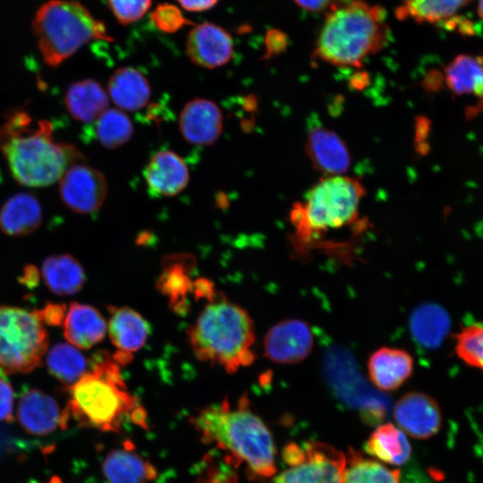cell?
<instances>
[{
  "instance_id": "obj_24",
  "label": "cell",
  "mask_w": 483,
  "mask_h": 483,
  "mask_svg": "<svg viewBox=\"0 0 483 483\" xmlns=\"http://www.w3.org/2000/svg\"><path fill=\"white\" fill-rule=\"evenodd\" d=\"M108 94L92 79L72 83L64 95V106L70 115L81 123L96 121L107 109Z\"/></svg>"
},
{
  "instance_id": "obj_41",
  "label": "cell",
  "mask_w": 483,
  "mask_h": 483,
  "mask_svg": "<svg viewBox=\"0 0 483 483\" xmlns=\"http://www.w3.org/2000/svg\"><path fill=\"white\" fill-rule=\"evenodd\" d=\"M478 11L479 17L483 20V0H479Z\"/></svg>"
},
{
  "instance_id": "obj_27",
  "label": "cell",
  "mask_w": 483,
  "mask_h": 483,
  "mask_svg": "<svg viewBox=\"0 0 483 483\" xmlns=\"http://www.w3.org/2000/svg\"><path fill=\"white\" fill-rule=\"evenodd\" d=\"M445 76L454 94L483 100V57L459 55L445 67Z\"/></svg>"
},
{
  "instance_id": "obj_3",
  "label": "cell",
  "mask_w": 483,
  "mask_h": 483,
  "mask_svg": "<svg viewBox=\"0 0 483 483\" xmlns=\"http://www.w3.org/2000/svg\"><path fill=\"white\" fill-rule=\"evenodd\" d=\"M385 10L364 0L332 4L317 38L314 55L335 66L360 67L388 41Z\"/></svg>"
},
{
  "instance_id": "obj_28",
  "label": "cell",
  "mask_w": 483,
  "mask_h": 483,
  "mask_svg": "<svg viewBox=\"0 0 483 483\" xmlns=\"http://www.w3.org/2000/svg\"><path fill=\"white\" fill-rule=\"evenodd\" d=\"M192 260L188 256H170L165 262L163 272L157 280L158 290L169 299L174 309L185 306L186 296L193 290V282L188 275Z\"/></svg>"
},
{
  "instance_id": "obj_31",
  "label": "cell",
  "mask_w": 483,
  "mask_h": 483,
  "mask_svg": "<svg viewBox=\"0 0 483 483\" xmlns=\"http://www.w3.org/2000/svg\"><path fill=\"white\" fill-rule=\"evenodd\" d=\"M343 483H401V471L350 449L346 455Z\"/></svg>"
},
{
  "instance_id": "obj_20",
  "label": "cell",
  "mask_w": 483,
  "mask_h": 483,
  "mask_svg": "<svg viewBox=\"0 0 483 483\" xmlns=\"http://www.w3.org/2000/svg\"><path fill=\"white\" fill-rule=\"evenodd\" d=\"M42 219L39 201L28 192L13 195L0 208V230L9 236H25L35 232Z\"/></svg>"
},
{
  "instance_id": "obj_17",
  "label": "cell",
  "mask_w": 483,
  "mask_h": 483,
  "mask_svg": "<svg viewBox=\"0 0 483 483\" xmlns=\"http://www.w3.org/2000/svg\"><path fill=\"white\" fill-rule=\"evenodd\" d=\"M146 183L151 192L172 197L184 190L189 182V170L184 160L171 150L156 153L144 171Z\"/></svg>"
},
{
  "instance_id": "obj_1",
  "label": "cell",
  "mask_w": 483,
  "mask_h": 483,
  "mask_svg": "<svg viewBox=\"0 0 483 483\" xmlns=\"http://www.w3.org/2000/svg\"><path fill=\"white\" fill-rule=\"evenodd\" d=\"M0 150L14 179L27 187H43L59 181L83 157L74 146L54 140L51 122H33L22 109L8 113L1 124Z\"/></svg>"
},
{
  "instance_id": "obj_38",
  "label": "cell",
  "mask_w": 483,
  "mask_h": 483,
  "mask_svg": "<svg viewBox=\"0 0 483 483\" xmlns=\"http://www.w3.org/2000/svg\"><path fill=\"white\" fill-rule=\"evenodd\" d=\"M219 0H177L182 8L188 12H204L214 7Z\"/></svg>"
},
{
  "instance_id": "obj_21",
  "label": "cell",
  "mask_w": 483,
  "mask_h": 483,
  "mask_svg": "<svg viewBox=\"0 0 483 483\" xmlns=\"http://www.w3.org/2000/svg\"><path fill=\"white\" fill-rule=\"evenodd\" d=\"M102 472L108 483H149L157 475L153 465L129 445L109 452Z\"/></svg>"
},
{
  "instance_id": "obj_9",
  "label": "cell",
  "mask_w": 483,
  "mask_h": 483,
  "mask_svg": "<svg viewBox=\"0 0 483 483\" xmlns=\"http://www.w3.org/2000/svg\"><path fill=\"white\" fill-rule=\"evenodd\" d=\"M287 469L273 483H343L346 455L318 441L288 444L282 452Z\"/></svg>"
},
{
  "instance_id": "obj_10",
  "label": "cell",
  "mask_w": 483,
  "mask_h": 483,
  "mask_svg": "<svg viewBox=\"0 0 483 483\" xmlns=\"http://www.w3.org/2000/svg\"><path fill=\"white\" fill-rule=\"evenodd\" d=\"M59 194L64 204L80 214L97 211L107 194V182L97 169L74 164L59 180Z\"/></svg>"
},
{
  "instance_id": "obj_25",
  "label": "cell",
  "mask_w": 483,
  "mask_h": 483,
  "mask_svg": "<svg viewBox=\"0 0 483 483\" xmlns=\"http://www.w3.org/2000/svg\"><path fill=\"white\" fill-rule=\"evenodd\" d=\"M42 278L49 291L57 295H72L85 284V273L80 262L72 255H52L45 258Z\"/></svg>"
},
{
  "instance_id": "obj_13",
  "label": "cell",
  "mask_w": 483,
  "mask_h": 483,
  "mask_svg": "<svg viewBox=\"0 0 483 483\" xmlns=\"http://www.w3.org/2000/svg\"><path fill=\"white\" fill-rule=\"evenodd\" d=\"M186 52L198 66L213 69L227 64L233 55V42L224 28L210 22L193 26L186 39Z\"/></svg>"
},
{
  "instance_id": "obj_7",
  "label": "cell",
  "mask_w": 483,
  "mask_h": 483,
  "mask_svg": "<svg viewBox=\"0 0 483 483\" xmlns=\"http://www.w3.org/2000/svg\"><path fill=\"white\" fill-rule=\"evenodd\" d=\"M364 195L363 186L352 177L330 175L320 180L304 202L293 206L291 219L297 235L308 241L351 224Z\"/></svg>"
},
{
  "instance_id": "obj_2",
  "label": "cell",
  "mask_w": 483,
  "mask_h": 483,
  "mask_svg": "<svg viewBox=\"0 0 483 483\" xmlns=\"http://www.w3.org/2000/svg\"><path fill=\"white\" fill-rule=\"evenodd\" d=\"M207 443H214L238 462L245 463L251 476L268 478L276 472L275 446L268 428L242 397L235 408L227 401L201 410L192 419Z\"/></svg>"
},
{
  "instance_id": "obj_4",
  "label": "cell",
  "mask_w": 483,
  "mask_h": 483,
  "mask_svg": "<svg viewBox=\"0 0 483 483\" xmlns=\"http://www.w3.org/2000/svg\"><path fill=\"white\" fill-rule=\"evenodd\" d=\"M68 390L65 409L79 426L104 432H119L128 419L147 426L146 412L127 389L114 360H98Z\"/></svg>"
},
{
  "instance_id": "obj_29",
  "label": "cell",
  "mask_w": 483,
  "mask_h": 483,
  "mask_svg": "<svg viewBox=\"0 0 483 483\" xmlns=\"http://www.w3.org/2000/svg\"><path fill=\"white\" fill-rule=\"evenodd\" d=\"M49 373L67 387L79 381L89 370L84 355L72 344L57 343L46 357Z\"/></svg>"
},
{
  "instance_id": "obj_30",
  "label": "cell",
  "mask_w": 483,
  "mask_h": 483,
  "mask_svg": "<svg viewBox=\"0 0 483 483\" xmlns=\"http://www.w3.org/2000/svg\"><path fill=\"white\" fill-rule=\"evenodd\" d=\"M471 0H401L396 9L400 19L420 23H437L452 18Z\"/></svg>"
},
{
  "instance_id": "obj_40",
  "label": "cell",
  "mask_w": 483,
  "mask_h": 483,
  "mask_svg": "<svg viewBox=\"0 0 483 483\" xmlns=\"http://www.w3.org/2000/svg\"><path fill=\"white\" fill-rule=\"evenodd\" d=\"M39 279V275L37 267L29 265L24 268L22 273L21 283L29 288L35 287Z\"/></svg>"
},
{
  "instance_id": "obj_37",
  "label": "cell",
  "mask_w": 483,
  "mask_h": 483,
  "mask_svg": "<svg viewBox=\"0 0 483 483\" xmlns=\"http://www.w3.org/2000/svg\"><path fill=\"white\" fill-rule=\"evenodd\" d=\"M35 312L45 326H57L64 324L66 306L60 303H48L42 309H36Z\"/></svg>"
},
{
  "instance_id": "obj_16",
  "label": "cell",
  "mask_w": 483,
  "mask_h": 483,
  "mask_svg": "<svg viewBox=\"0 0 483 483\" xmlns=\"http://www.w3.org/2000/svg\"><path fill=\"white\" fill-rule=\"evenodd\" d=\"M414 360L405 350L381 347L369 357L367 369L370 381L379 390L394 391L412 374Z\"/></svg>"
},
{
  "instance_id": "obj_39",
  "label": "cell",
  "mask_w": 483,
  "mask_h": 483,
  "mask_svg": "<svg viewBox=\"0 0 483 483\" xmlns=\"http://www.w3.org/2000/svg\"><path fill=\"white\" fill-rule=\"evenodd\" d=\"M302 9L318 12L329 7L333 0H294Z\"/></svg>"
},
{
  "instance_id": "obj_12",
  "label": "cell",
  "mask_w": 483,
  "mask_h": 483,
  "mask_svg": "<svg viewBox=\"0 0 483 483\" xmlns=\"http://www.w3.org/2000/svg\"><path fill=\"white\" fill-rule=\"evenodd\" d=\"M394 418L402 431L417 439H427L436 435L443 420L437 402L421 392L403 394L395 402Z\"/></svg>"
},
{
  "instance_id": "obj_14",
  "label": "cell",
  "mask_w": 483,
  "mask_h": 483,
  "mask_svg": "<svg viewBox=\"0 0 483 483\" xmlns=\"http://www.w3.org/2000/svg\"><path fill=\"white\" fill-rule=\"evenodd\" d=\"M17 418L23 429L31 435L45 436L64 428L69 419L68 412L61 411L58 402L46 393L31 388L21 396Z\"/></svg>"
},
{
  "instance_id": "obj_15",
  "label": "cell",
  "mask_w": 483,
  "mask_h": 483,
  "mask_svg": "<svg viewBox=\"0 0 483 483\" xmlns=\"http://www.w3.org/2000/svg\"><path fill=\"white\" fill-rule=\"evenodd\" d=\"M179 129L186 141L194 145H210L222 132L221 110L209 99H192L180 113Z\"/></svg>"
},
{
  "instance_id": "obj_18",
  "label": "cell",
  "mask_w": 483,
  "mask_h": 483,
  "mask_svg": "<svg viewBox=\"0 0 483 483\" xmlns=\"http://www.w3.org/2000/svg\"><path fill=\"white\" fill-rule=\"evenodd\" d=\"M307 153L315 168L330 175H341L351 164L348 148L338 135L321 126L313 127L306 144Z\"/></svg>"
},
{
  "instance_id": "obj_36",
  "label": "cell",
  "mask_w": 483,
  "mask_h": 483,
  "mask_svg": "<svg viewBox=\"0 0 483 483\" xmlns=\"http://www.w3.org/2000/svg\"><path fill=\"white\" fill-rule=\"evenodd\" d=\"M13 389L5 374L0 370V421L13 420Z\"/></svg>"
},
{
  "instance_id": "obj_26",
  "label": "cell",
  "mask_w": 483,
  "mask_h": 483,
  "mask_svg": "<svg viewBox=\"0 0 483 483\" xmlns=\"http://www.w3.org/2000/svg\"><path fill=\"white\" fill-rule=\"evenodd\" d=\"M364 448L369 455L394 465L406 463L411 454L405 434L391 423L378 426L366 441Z\"/></svg>"
},
{
  "instance_id": "obj_19",
  "label": "cell",
  "mask_w": 483,
  "mask_h": 483,
  "mask_svg": "<svg viewBox=\"0 0 483 483\" xmlns=\"http://www.w3.org/2000/svg\"><path fill=\"white\" fill-rule=\"evenodd\" d=\"M66 340L79 349H89L106 335V322L97 309L88 304L72 302L64 321Z\"/></svg>"
},
{
  "instance_id": "obj_11",
  "label": "cell",
  "mask_w": 483,
  "mask_h": 483,
  "mask_svg": "<svg viewBox=\"0 0 483 483\" xmlns=\"http://www.w3.org/2000/svg\"><path fill=\"white\" fill-rule=\"evenodd\" d=\"M314 347L310 326L299 318L284 319L269 328L264 342V354L274 363L296 364L304 360Z\"/></svg>"
},
{
  "instance_id": "obj_8",
  "label": "cell",
  "mask_w": 483,
  "mask_h": 483,
  "mask_svg": "<svg viewBox=\"0 0 483 483\" xmlns=\"http://www.w3.org/2000/svg\"><path fill=\"white\" fill-rule=\"evenodd\" d=\"M47 346V332L35 310L0 306V370L5 375L32 371Z\"/></svg>"
},
{
  "instance_id": "obj_32",
  "label": "cell",
  "mask_w": 483,
  "mask_h": 483,
  "mask_svg": "<svg viewBox=\"0 0 483 483\" xmlns=\"http://www.w3.org/2000/svg\"><path fill=\"white\" fill-rule=\"evenodd\" d=\"M95 131L97 140L105 148L114 149L131 140L133 125L123 111L107 108L96 120Z\"/></svg>"
},
{
  "instance_id": "obj_34",
  "label": "cell",
  "mask_w": 483,
  "mask_h": 483,
  "mask_svg": "<svg viewBox=\"0 0 483 483\" xmlns=\"http://www.w3.org/2000/svg\"><path fill=\"white\" fill-rule=\"evenodd\" d=\"M150 21L158 30L165 33H174L192 24L178 6L169 3L157 4L150 13Z\"/></svg>"
},
{
  "instance_id": "obj_5",
  "label": "cell",
  "mask_w": 483,
  "mask_h": 483,
  "mask_svg": "<svg viewBox=\"0 0 483 483\" xmlns=\"http://www.w3.org/2000/svg\"><path fill=\"white\" fill-rule=\"evenodd\" d=\"M189 343L200 361L229 373L255 360L254 324L246 310L222 296H214L188 331Z\"/></svg>"
},
{
  "instance_id": "obj_23",
  "label": "cell",
  "mask_w": 483,
  "mask_h": 483,
  "mask_svg": "<svg viewBox=\"0 0 483 483\" xmlns=\"http://www.w3.org/2000/svg\"><path fill=\"white\" fill-rule=\"evenodd\" d=\"M107 92L121 110L132 112L148 102L151 89L148 80L138 69L121 67L109 78Z\"/></svg>"
},
{
  "instance_id": "obj_22",
  "label": "cell",
  "mask_w": 483,
  "mask_h": 483,
  "mask_svg": "<svg viewBox=\"0 0 483 483\" xmlns=\"http://www.w3.org/2000/svg\"><path fill=\"white\" fill-rule=\"evenodd\" d=\"M108 334L117 352L131 354L140 349L149 335L147 321L128 307H109Z\"/></svg>"
},
{
  "instance_id": "obj_33",
  "label": "cell",
  "mask_w": 483,
  "mask_h": 483,
  "mask_svg": "<svg viewBox=\"0 0 483 483\" xmlns=\"http://www.w3.org/2000/svg\"><path fill=\"white\" fill-rule=\"evenodd\" d=\"M453 351L463 364L483 372V322L462 326L454 335Z\"/></svg>"
},
{
  "instance_id": "obj_42",
  "label": "cell",
  "mask_w": 483,
  "mask_h": 483,
  "mask_svg": "<svg viewBox=\"0 0 483 483\" xmlns=\"http://www.w3.org/2000/svg\"><path fill=\"white\" fill-rule=\"evenodd\" d=\"M47 483H62V481L58 477H53Z\"/></svg>"
},
{
  "instance_id": "obj_6",
  "label": "cell",
  "mask_w": 483,
  "mask_h": 483,
  "mask_svg": "<svg viewBox=\"0 0 483 483\" xmlns=\"http://www.w3.org/2000/svg\"><path fill=\"white\" fill-rule=\"evenodd\" d=\"M32 30L44 62L56 67L85 44L103 39L114 41L106 25L82 4L70 0H50L36 13Z\"/></svg>"
},
{
  "instance_id": "obj_35",
  "label": "cell",
  "mask_w": 483,
  "mask_h": 483,
  "mask_svg": "<svg viewBox=\"0 0 483 483\" xmlns=\"http://www.w3.org/2000/svg\"><path fill=\"white\" fill-rule=\"evenodd\" d=\"M114 18L122 25L139 21L149 10L152 0H106Z\"/></svg>"
}]
</instances>
